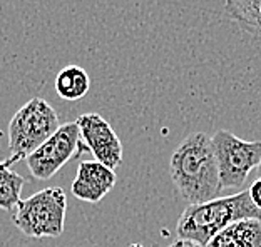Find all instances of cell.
<instances>
[{"label":"cell","mask_w":261,"mask_h":247,"mask_svg":"<svg viewBox=\"0 0 261 247\" xmlns=\"http://www.w3.org/2000/svg\"><path fill=\"white\" fill-rule=\"evenodd\" d=\"M169 175L181 199L189 205L219 197L223 189L210 135L193 132L185 137L169 159Z\"/></svg>","instance_id":"1"},{"label":"cell","mask_w":261,"mask_h":247,"mask_svg":"<svg viewBox=\"0 0 261 247\" xmlns=\"http://www.w3.org/2000/svg\"><path fill=\"white\" fill-rule=\"evenodd\" d=\"M259 214L261 209L253 204L248 191H241L233 196L188 205L177 221L176 232L179 239L196 240L198 244L207 245L224 227L240 219H259Z\"/></svg>","instance_id":"2"},{"label":"cell","mask_w":261,"mask_h":247,"mask_svg":"<svg viewBox=\"0 0 261 247\" xmlns=\"http://www.w3.org/2000/svg\"><path fill=\"white\" fill-rule=\"evenodd\" d=\"M59 115L52 105L40 97L31 99L17 110L9 122V150L7 161L15 164L27 159L61 127Z\"/></svg>","instance_id":"3"},{"label":"cell","mask_w":261,"mask_h":247,"mask_svg":"<svg viewBox=\"0 0 261 247\" xmlns=\"http://www.w3.org/2000/svg\"><path fill=\"white\" fill-rule=\"evenodd\" d=\"M67 196L61 187H47L27 199H20L12 210L15 227L27 237H59L64 232Z\"/></svg>","instance_id":"4"},{"label":"cell","mask_w":261,"mask_h":247,"mask_svg":"<svg viewBox=\"0 0 261 247\" xmlns=\"http://www.w3.org/2000/svg\"><path fill=\"white\" fill-rule=\"evenodd\" d=\"M219 167L221 189H240L261 161V140H243L229 131L211 137Z\"/></svg>","instance_id":"5"},{"label":"cell","mask_w":261,"mask_h":247,"mask_svg":"<svg viewBox=\"0 0 261 247\" xmlns=\"http://www.w3.org/2000/svg\"><path fill=\"white\" fill-rule=\"evenodd\" d=\"M86 150L81 140V132L75 122L64 123L39 145L31 156H29L27 167L31 170L32 177L39 180H49L61 170L70 159L82 154Z\"/></svg>","instance_id":"6"},{"label":"cell","mask_w":261,"mask_h":247,"mask_svg":"<svg viewBox=\"0 0 261 247\" xmlns=\"http://www.w3.org/2000/svg\"><path fill=\"white\" fill-rule=\"evenodd\" d=\"M75 123L86 150L91 152L96 161L114 170L121 166L124 154L122 142L102 115L96 112L82 114L77 117Z\"/></svg>","instance_id":"7"},{"label":"cell","mask_w":261,"mask_h":247,"mask_svg":"<svg viewBox=\"0 0 261 247\" xmlns=\"http://www.w3.org/2000/svg\"><path fill=\"white\" fill-rule=\"evenodd\" d=\"M114 169L104 166L99 161H82L77 167V174L70 186L74 197L89 204H97L114 189L116 186Z\"/></svg>","instance_id":"8"},{"label":"cell","mask_w":261,"mask_h":247,"mask_svg":"<svg viewBox=\"0 0 261 247\" xmlns=\"http://www.w3.org/2000/svg\"><path fill=\"white\" fill-rule=\"evenodd\" d=\"M206 247H261V221H236L218 232Z\"/></svg>","instance_id":"9"},{"label":"cell","mask_w":261,"mask_h":247,"mask_svg":"<svg viewBox=\"0 0 261 247\" xmlns=\"http://www.w3.org/2000/svg\"><path fill=\"white\" fill-rule=\"evenodd\" d=\"M224 14L241 30L261 39V0H224Z\"/></svg>","instance_id":"10"},{"label":"cell","mask_w":261,"mask_h":247,"mask_svg":"<svg viewBox=\"0 0 261 247\" xmlns=\"http://www.w3.org/2000/svg\"><path fill=\"white\" fill-rule=\"evenodd\" d=\"M91 89V77L81 66H65L56 77V90L64 101H81Z\"/></svg>","instance_id":"11"},{"label":"cell","mask_w":261,"mask_h":247,"mask_svg":"<svg viewBox=\"0 0 261 247\" xmlns=\"http://www.w3.org/2000/svg\"><path fill=\"white\" fill-rule=\"evenodd\" d=\"M25 179L19 172L12 170V164L5 159L0 161V209L12 210L20 201L22 187L25 186Z\"/></svg>","instance_id":"12"},{"label":"cell","mask_w":261,"mask_h":247,"mask_svg":"<svg viewBox=\"0 0 261 247\" xmlns=\"http://www.w3.org/2000/svg\"><path fill=\"white\" fill-rule=\"evenodd\" d=\"M248 194H250L253 204L256 205L258 209H261V179H256L250 186V189H248Z\"/></svg>","instance_id":"13"},{"label":"cell","mask_w":261,"mask_h":247,"mask_svg":"<svg viewBox=\"0 0 261 247\" xmlns=\"http://www.w3.org/2000/svg\"><path fill=\"white\" fill-rule=\"evenodd\" d=\"M168 247H206L203 244H198L196 240H189V239H179L177 237V240H174L173 244H169Z\"/></svg>","instance_id":"14"},{"label":"cell","mask_w":261,"mask_h":247,"mask_svg":"<svg viewBox=\"0 0 261 247\" xmlns=\"http://www.w3.org/2000/svg\"><path fill=\"white\" fill-rule=\"evenodd\" d=\"M126 247H146L144 244H139V242H136V244H129V245H126Z\"/></svg>","instance_id":"15"},{"label":"cell","mask_w":261,"mask_h":247,"mask_svg":"<svg viewBox=\"0 0 261 247\" xmlns=\"http://www.w3.org/2000/svg\"><path fill=\"white\" fill-rule=\"evenodd\" d=\"M256 170H258V179H261V161H259V164H258Z\"/></svg>","instance_id":"16"},{"label":"cell","mask_w":261,"mask_h":247,"mask_svg":"<svg viewBox=\"0 0 261 247\" xmlns=\"http://www.w3.org/2000/svg\"><path fill=\"white\" fill-rule=\"evenodd\" d=\"M259 221H261V214H259Z\"/></svg>","instance_id":"17"}]
</instances>
